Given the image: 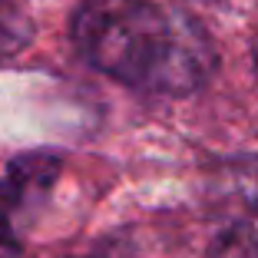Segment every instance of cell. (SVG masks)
<instances>
[{
  "instance_id": "cell-4",
  "label": "cell",
  "mask_w": 258,
  "mask_h": 258,
  "mask_svg": "<svg viewBox=\"0 0 258 258\" xmlns=\"http://www.w3.org/2000/svg\"><path fill=\"white\" fill-rule=\"evenodd\" d=\"M30 40V20L20 10V0H0V63L20 53Z\"/></svg>"
},
{
  "instance_id": "cell-6",
  "label": "cell",
  "mask_w": 258,
  "mask_h": 258,
  "mask_svg": "<svg viewBox=\"0 0 258 258\" xmlns=\"http://www.w3.org/2000/svg\"><path fill=\"white\" fill-rule=\"evenodd\" d=\"M255 70H258V43H255Z\"/></svg>"
},
{
  "instance_id": "cell-1",
  "label": "cell",
  "mask_w": 258,
  "mask_h": 258,
  "mask_svg": "<svg viewBox=\"0 0 258 258\" xmlns=\"http://www.w3.org/2000/svg\"><path fill=\"white\" fill-rule=\"evenodd\" d=\"M70 40L93 70L152 96H189L219 63L199 20L156 0H80Z\"/></svg>"
},
{
  "instance_id": "cell-5",
  "label": "cell",
  "mask_w": 258,
  "mask_h": 258,
  "mask_svg": "<svg viewBox=\"0 0 258 258\" xmlns=\"http://www.w3.org/2000/svg\"><path fill=\"white\" fill-rule=\"evenodd\" d=\"M86 258H136V255H129L122 245H103L99 251H93V255H86Z\"/></svg>"
},
{
  "instance_id": "cell-2",
  "label": "cell",
  "mask_w": 258,
  "mask_h": 258,
  "mask_svg": "<svg viewBox=\"0 0 258 258\" xmlns=\"http://www.w3.org/2000/svg\"><path fill=\"white\" fill-rule=\"evenodd\" d=\"M63 172V152L23 149L0 159V258L14 255Z\"/></svg>"
},
{
  "instance_id": "cell-3",
  "label": "cell",
  "mask_w": 258,
  "mask_h": 258,
  "mask_svg": "<svg viewBox=\"0 0 258 258\" xmlns=\"http://www.w3.org/2000/svg\"><path fill=\"white\" fill-rule=\"evenodd\" d=\"M212 258H258V159L232 162L215 199Z\"/></svg>"
}]
</instances>
